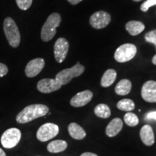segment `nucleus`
Segmentation results:
<instances>
[{
  "mask_svg": "<svg viewBox=\"0 0 156 156\" xmlns=\"http://www.w3.org/2000/svg\"><path fill=\"white\" fill-rule=\"evenodd\" d=\"M116 72L114 69H109L106 70L103 74L102 78H101V86L103 87H108L111 86L114 83V81L116 80Z\"/></svg>",
  "mask_w": 156,
  "mask_h": 156,
  "instance_id": "20",
  "label": "nucleus"
},
{
  "mask_svg": "<svg viewBox=\"0 0 156 156\" xmlns=\"http://www.w3.org/2000/svg\"><path fill=\"white\" fill-rule=\"evenodd\" d=\"M61 21V15L58 13L54 12L49 15L44 26L42 27L41 34V36L44 41H49L54 38L56 34V28L60 25Z\"/></svg>",
  "mask_w": 156,
  "mask_h": 156,
  "instance_id": "2",
  "label": "nucleus"
},
{
  "mask_svg": "<svg viewBox=\"0 0 156 156\" xmlns=\"http://www.w3.org/2000/svg\"><path fill=\"white\" fill-rule=\"evenodd\" d=\"M49 112L48 106L44 104H32L23 108L16 116V121L20 124H25L39 117L46 116Z\"/></svg>",
  "mask_w": 156,
  "mask_h": 156,
  "instance_id": "1",
  "label": "nucleus"
},
{
  "mask_svg": "<svg viewBox=\"0 0 156 156\" xmlns=\"http://www.w3.org/2000/svg\"><path fill=\"white\" fill-rule=\"evenodd\" d=\"M156 5V0H147L142 4L140 9L142 12H147L151 7Z\"/></svg>",
  "mask_w": 156,
  "mask_h": 156,
  "instance_id": "26",
  "label": "nucleus"
},
{
  "mask_svg": "<svg viewBox=\"0 0 156 156\" xmlns=\"http://www.w3.org/2000/svg\"><path fill=\"white\" fill-rule=\"evenodd\" d=\"M8 73V67L2 63H0V77H4Z\"/></svg>",
  "mask_w": 156,
  "mask_h": 156,
  "instance_id": "27",
  "label": "nucleus"
},
{
  "mask_svg": "<svg viewBox=\"0 0 156 156\" xmlns=\"http://www.w3.org/2000/svg\"><path fill=\"white\" fill-rule=\"evenodd\" d=\"M16 2L20 9L22 10H27L30 7L33 0H16Z\"/></svg>",
  "mask_w": 156,
  "mask_h": 156,
  "instance_id": "24",
  "label": "nucleus"
},
{
  "mask_svg": "<svg viewBox=\"0 0 156 156\" xmlns=\"http://www.w3.org/2000/svg\"><path fill=\"white\" fill-rule=\"evenodd\" d=\"M62 85L56 79L46 78L42 79L37 84V88L41 93H51L58 90L61 88Z\"/></svg>",
  "mask_w": 156,
  "mask_h": 156,
  "instance_id": "10",
  "label": "nucleus"
},
{
  "mask_svg": "<svg viewBox=\"0 0 156 156\" xmlns=\"http://www.w3.org/2000/svg\"><path fill=\"white\" fill-rule=\"evenodd\" d=\"M112 17L109 13L105 11H98L91 15L90 23L91 26L95 29L106 28L111 22Z\"/></svg>",
  "mask_w": 156,
  "mask_h": 156,
  "instance_id": "8",
  "label": "nucleus"
},
{
  "mask_svg": "<svg viewBox=\"0 0 156 156\" xmlns=\"http://www.w3.org/2000/svg\"><path fill=\"white\" fill-rule=\"evenodd\" d=\"M152 62H153V64H155V65H156V54L153 56V58H152Z\"/></svg>",
  "mask_w": 156,
  "mask_h": 156,
  "instance_id": "32",
  "label": "nucleus"
},
{
  "mask_svg": "<svg viewBox=\"0 0 156 156\" xmlns=\"http://www.w3.org/2000/svg\"><path fill=\"white\" fill-rule=\"evenodd\" d=\"M20 130L17 128H10L4 132L1 136L2 145L7 149H11L19 143L21 139Z\"/></svg>",
  "mask_w": 156,
  "mask_h": 156,
  "instance_id": "6",
  "label": "nucleus"
},
{
  "mask_svg": "<svg viewBox=\"0 0 156 156\" xmlns=\"http://www.w3.org/2000/svg\"><path fill=\"white\" fill-rule=\"evenodd\" d=\"M124 122L129 126H135L139 124V119L136 115L133 113L128 112L124 116Z\"/></svg>",
  "mask_w": 156,
  "mask_h": 156,
  "instance_id": "23",
  "label": "nucleus"
},
{
  "mask_svg": "<svg viewBox=\"0 0 156 156\" xmlns=\"http://www.w3.org/2000/svg\"><path fill=\"white\" fill-rule=\"evenodd\" d=\"M0 156H6L5 151H4L2 148H0Z\"/></svg>",
  "mask_w": 156,
  "mask_h": 156,
  "instance_id": "31",
  "label": "nucleus"
},
{
  "mask_svg": "<svg viewBox=\"0 0 156 156\" xmlns=\"http://www.w3.org/2000/svg\"><path fill=\"white\" fill-rule=\"evenodd\" d=\"M93 96L90 90H84L76 94L70 101V104L74 107H82L85 106L92 100Z\"/></svg>",
  "mask_w": 156,
  "mask_h": 156,
  "instance_id": "13",
  "label": "nucleus"
},
{
  "mask_svg": "<svg viewBox=\"0 0 156 156\" xmlns=\"http://www.w3.org/2000/svg\"><path fill=\"white\" fill-rule=\"evenodd\" d=\"M136 54V47L134 44H125L116 50L114 58L119 63H124L132 59Z\"/></svg>",
  "mask_w": 156,
  "mask_h": 156,
  "instance_id": "5",
  "label": "nucleus"
},
{
  "mask_svg": "<svg viewBox=\"0 0 156 156\" xmlns=\"http://www.w3.org/2000/svg\"><path fill=\"white\" fill-rule=\"evenodd\" d=\"M45 66V61L42 58L30 60L25 67V73L28 77H34L38 75Z\"/></svg>",
  "mask_w": 156,
  "mask_h": 156,
  "instance_id": "11",
  "label": "nucleus"
},
{
  "mask_svg": "<svg viewBox=\"0 0 156 156\" xmlns=\"http://www.w3.org/2000/svg\"><path fill=\"white\" fill-rule=\"evenodd\" d=\"M69 135L75 140H83L86 136V132L77 123H71L68 126Z\"/></svg>",
  "mask_w": 156,
  "mask_h": 156,
  "instance_id": "16",
  "label": "nucleus"
},
{
  "mask_svg": "<svg viewBox=\"0 0 156 156\" xmlns=\"http://www.w3.org/2000/svg\"><path fill=\"white\" fill-rule=\"evenodd\" d=\"M95 114L98 117L103 119H107L111 116V110L108 106L104 103L97 105L94 109Z\"/></svg>",
  "mask_w": 156,
  "mask_h": 156,
  "instance_id": "21",
  "label": "nucleus"
},
{
  "mask_svg": "<svg viewBox=\"0 0 156 156\" xmlns=\"http://www.w3.org/2000/svg\"><path fill=\"white\" fill-rule=\"evenodd\" d=\"M123 127V122L119 118H115L107 126L106 129V133L107 136L113 137L117 135Z\"/></svg>",
  "mask_w": 156,
  "mask_h": 156,
  "instance_id": "15",
  "label": "nucleus"
},
{
  "mask_svg": "<svg viewBox=\"0 0 156 156\" xmlns=\"http://www.w3.org/2000/svg\"><path fill=\"white\" fill-rule=\"evenodd\" d=\"M135 105H134V101L131 99H122L117 103V108L119 110L125 111V112H132L134 110Z\"/></svg>",
  "mask_w": 156,
  "mask_h": 156,
  "instance_id": "22",
  "label": "nucleus"
},
{
  "mask_svg": "<svg viewBox=\"0 0 156 156\" xmlns=\"http://www.w3.org/2000/svg\"><path fill=\"white\" fill-rule=\"evenodd\" d=\"M69 42L64 38L57 39L54 44V57L58 63H62L67 57L69 51Z\"/></svg>",
  "mask_w": 156,
  "mask_h": 156,
  "instance_id": "9",
  "label": "nucleus"
},
{
  "mask_svg": "<svg viewBox=\"0 0 156 156\" xmlns=\"http://www.w3.org/2000/svg\"><path fill=\"white\" fill-rule=\"evenodd\" d=\"M59 132V128L53 123H46L41 126L37 131L36 136L41 142H46L55 137Z\"/></svg>",
  "mask_w": 156,
  "mask_h": 156,
  "instance_id": "7",
  "label": "nucleus"
},
{
  "mask_svg": "<svg viewBox=\"0 0 156 156\" xmlns=\"http://www.w3.org/2000/svg\"><path fill=\"white\" fill-rule=\"evenodd\" d=\"M67 1L69 2L70 4H72V5H77L78 3L80 2L83 1V0H67Z\"/></svg>",
  "mask_w": 156,
  "mask_h": 156,
  "instance_id": "29",
  "label": "nucleus"
},
{
  "mask_svg": "<svg viewBox=\"0 0 156 156\" xmlns=\"http://www.w3.org/2000/svg\"><path fill=\"white\" fill-rule=\"evenodd\" d=\"M145 41L148 43H151L156 46V30L149 31L145 35Z\"/></svg>",
  "mask_w": 156,
  "mask_h": 156,
  "instance_id": "25",
  "label": "nucleus"
},
{
  "mask_svg": "<svg viewBox=\"0 0 156 156\" xmlns=\"http://www.w3.org/2000/svg\"><path fill=\"white\" fill-rule=\"evenodd\" d=\"M4 31L12 47H18L20 43V34L14 20L7 17L4 21Z\"/></svg>",
  "mask_w": 156,
  "mask_h": 156,
  "instance_id": "3",
  "label": "nucleus"
},
{
  "mask_svg": "<svg viewBox=\"0 0 156 156\" xmlns=\"http://www.w3.org/2000/svg\"><path fill=\"white\" fill-rule=\"evenodd\" d=\"M140 138L142 142L147 146L153 145L155 142V135L152 127L148 124L142 126L140 132Z\"/></svg>",
  "mask_w": 156,
  "mask_h": 156,
  "instance_id": "14",
  "label": "nucleus"
},
{
  "mask_svg": "<svg viewBox=\"0 0 156 156\" xmlns=\"http://www.w3.org/2000/svg\"><path fill=\"white\" fill-rule=\"evenodd\" d=\"M67 147V142L64 140H54L51 142L47 146V150L48 152L52 153H61L65 151L66 148Z\"/></svg>",
  "mask_w": 156,
  "mask_h": 156,
  "instance_id": "19",
  "label": "nucleus"
},
{
  "mask_svg": "<svg viewBox=\"0 0 156 156\" xmlns=\"http://www.w3.org/2000/svg\"><path fill=\"white\" fill-rule=\"evenodd\" d=\"M145 119H147V120L155 119V120H156V112H148L147 114H146Z\"/></svg>",
  "mask_w": 156,
  "mask_h": 156,
  "instance_id": "28",
  "label": "nucleus"
},
{
  "mask_svg": "<svg viewBox=\"0 0 156 156\" xmlns=\"http://www.w3.org/2000/svg\"><path fill=\"white\" fill-rule=\"evenodd\" d=\"M132 89V83L127 79H123L117 83L115 87V92L119 95L129 94Z\"/></svg>",
  "mask_w": 156,
  "mask_h": 156,
  "instance_id": "18",
  "label": "nucleus"
},
{
  "mask_svg": "<svg viewBox=\"0 0 156 156\" xmlns=\"http://www.w3.org/2000/svg\"><path fill=\"white\" fill-rule=\"evenodd\" d=\"M145 25L140 21L132 20L126 24V30L132 36H137L138 34H141L142 31L145 30Z\"/></svg>",
  "mask_w": 156,
  "mask_h": 156,
  "instance_id": "17",
  "label": "nucleus"
},
{
  "mask_svg": "<svg viewBox=\"0 0 156 156\" xmlns=\"http://www.w3.org/2000/svg\"><path fill=\"white\" fill-rule=\"evenodd\" d=\"M80 156H98L96 154L93 153H84Z\"/></svg>",
  "mask_w": 156,
  "mask_h": 156,
  "instance_id": "30",
  "label": "nucleus"
},
{
  "mask_svg": "<svg viewBox=\"0 0 156 156\" xmlns=\"http://www.w3.org/2000/svg\"><path fill=\"white\" fill-rule=\"evenodd\" d=\"M142 98L149 103H156V81L149 80L142 87Z\"/></svg>",
  "mask_w": 156,
  "mask_h": 156,
  "instance_id": "12",
  "label": "nucleus"
},
{
  "mask_svg": "<svg viewBox=\"0 0 156 156\" xmlns=\"http://www.w3.org/2000/svg\"><path fill=\"white\" fill-rule=\"evenodd\" d=\"M85 71L84 66L81 65L79 62H77L75 66L71 68H67L60 71L56 75L55 79L61 83L62 85H67L73 78L79 77Z\"/></svg>",
  "mask_w": 156,
  "mask_h": 156,
  "instance_id": "4",
  "label": "nucleus"
},
{
  "mask_svg": "<svg viewBox=\"0 0 156 156\" xmlns=\"http://www.w3.org/2000/svg\"><path fill=\"white\" fill-rule=\"evenodd\" d=\"M134 2H140V1H142V0H133Z\"/></svg>",
  "mask_w": 156,
  "mask_h": 156,
  "instance_id": "33",
  "label": "nucleus"
}]
</instances>
